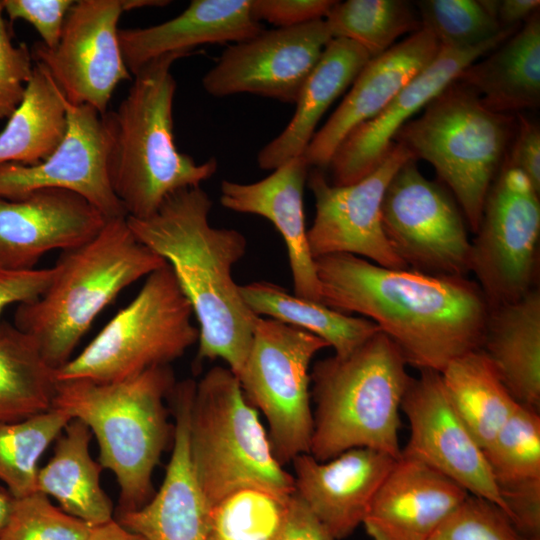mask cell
I'll return each instance as SVG.
<instances>
[{
	"label": "cell",
	"mask_w": 540,
	"mask_h": 540,
	"mask_svg": "<svg viewBox=\"0 0 540 540\" xmlns=\"http://www.w3.org/2000/svg\"><path fill=\"white\" fill-rule=\"evenodd\" d=\"M314 262L321 303L372 321L407 365L441 373L481 348L489 306L474 280L386 268L351 254Z\"/></svg>",
	"instance_id": "cell-1"
},
{
	"label": "cell",
	"mask_w": 540,
	"mask_h": 540,
	"mask_svg": "<svg viewBox=\"0 0 540 540\" xmlns=\"http://www.w3.org/2000/svg\"><path fill=\"white\" fill-rule=\"evenodd\" d=\"M212 201L201 186L170 194L146 218L127 217L135 237L172 269L198 321L196 362L223 359L238 377L256 318L241 297L233 266L246 254L236 229L210 224Z\"/></svg>",
	"instance_id": "cell-2"
},
{
	"label": "cell",
	"mask_w": 540,
	"mask_h": 540,
	"mask_svg": "<svg viewBox=\"0 0 540 540\" xmlns=\"http://www.w3.org/2000/svg\"><path fill=\"white\" fill-rule=\"evenodd\" d=\"M189 55L168 53L145 64L118 108L103 115L110 183L127 217L152 215L170 194L200 186L217 171L216 158L197 163L175 144L171 66Z\"/></svg>",
	"instance_id": "cell-3"
},
{
	"label": "cell",
	"mask_w": 540,
	"mask_h": 540,
	"mask_svg": "<svg viewBox=\"0 0 540 540\" xmlns=\"http://www.w3.org/2000/svg\"><path fill=\"white\" fill-rule=\"evenodd\" d=\"M166 264L135 237L127 217L107 219L92 239L62 251L47 288L17 306L13 324L34 339L57 370L123 289Z\"/></svg>",
	"instance_id": "cell-4"
},
{
	"label": "cell",
	"mask_w": 540,
	"mask_h": 540,
	"mask_svg": "<svg viewBox=\"0 0 540 540\" xmlns=\"http://www.w3.org/2000/svg\"><path fill=\"white\" fill-rule=\"evenodd\" d=\"M175 383L170 365L114 382H56L52 407L89 427L98 443V462L116 478L115 515L141 508L154 495L152 474L174 428L164 400Z\"/></svg>",
	"instance_id": "cell-5"
},
{
	"label": "cell",
	"mask_w": 540,
	"mask_h": 540,
	"mask_svg": "<svg viewBox=\"0 0 540 540\" xmlns=\"http://www.w3.org/2000/svg\"><path fill=\"white\" fill-rule=\"evenodd\" d=\"M406 366L380 330L350 354L316 362L309 453L327 461L352 448H370L400 458V409L412 379Z\"/></svg>",
	"instance_id": "cell-6"
},
{
	"label": "cell",
	"mask_w": 540,
	"mask_h": 540,
	"mask_svg": "<svg viewBox=\"0 0 540 540\" xmlns=\"http://www.w3.org/2000/svg\"><path fill=\"white\" fill-rule=\"evenodd\" d=\"M253 407L229 368L215 366L196 383L189 449L196 479L210 508L243 488L282 496L295 493L294 477L274 456Z\"/></svg>",
	"instance_id": "cell-7"
},
{
	"label": "cell",
	"mask_w": 540,
	"mask_h": 540,
	"mask_svg": "<svg viewBox=\"0 0 540 540\" xmlns=\"http://www.w3.org/2000/svg\"><path fill=\"white\" fill-rule=\"evenodd\" d=\"M514 129L515 117L488 109L473 90L454 81L401 127L394 142L434 167L475 233Z\"/></svg>",
	"instance_id": "cell-8"
},
{
	"label": "cell",
	"mask_w": 540,
	"mask_h": 540,
	"mask_svg": "<svg viewBox=\"0 0 540 540\" xmlns=\"http://www.w3.org/2000/svg\"><path fill=\"white\" fill-rule=\"evenodd\" d=\"M192 307L168 264L155 270L135 298L76 356L57 380L114 382L170 365L198 342Z\"/></svg>",
	"instance_id": "cell-9"
},
{
	"label": "cell",
	"mask_w": 540,
	"mask_h": 540,
	"mask_svg": "<svg viewBox=\"0 0 540 540\" xmlns=\"http://www.w3.org/2000/svg\"><path fill=\"white\" fill-rule=\"evenodd\" d=\"M329 345L302 329L258 316L244 366L238 375L251 405L269 424L273 454L282 465L309 453L313 434L309 366Z\"/></svg>",
	"instance_id": "cell-10"
},
{
	"label": "cell",
	"mask_w": 540,
	"mask_h": 540,
	"mask_svg": "<svg viewBox=\"0 0 540 540\" xmlns=\"http://www.w3.org/2000/svg\"><path fill=\"white\" fill-rule=\"evenodd\" d=\"M539 196L523 172L504 159L471 242L470 272L489 309L514 302L535 287Z\"/></svg>",
	"instance_id": "cell-11"
},
{
	"label": "cell",
	"mask_w": 540,
	"mask_h": 540,
	"mask_svg": "<svg viewBox=\"0 0 540 540\" xmlns=\"http://www.w3.org/2000/svg\"><path fill=\"white\" fill-rule=\"evenodd\" d=\"M382 225L407 268L435 276H466L471 241L466 220L444 186L427 179L416 159L405 161L382 201Z\"/></svg>",
	"instance_id": "cell-12"
},
{
	"label": "cell",
	"mask_w": 540,
	"mask_h": 540,
	"mask_svg": "<svg viewBox=\"0 0 540 540\" xmlns=\"http://www.w3.org/2000/svg\"><path fill=\"white\" fill-rule=\"evenodd\" d=\"M410 158H414L412 153L401 143L394 142L382 163L355 183L333 185L317 168L308 174V187L315 199V217L307 230V239L314 259L351 254L382 267L407 268L385 236L381 209L390 180Z\"/></svg>",
	"instance_id": "cell-13"
},
{
	"label": "cell",
	"mask_w": 540,
	"mask_h": 540,
	"mask_svg": "<svg viewBox=\"0 0 540 540\" xmlns=\"http://www.w3.org/2000/svg\"><path fill=\"white\" fill-rule=\"evenodd\" d=\"M123 0H78L69 9L57 46L34 43L33 60L42 64L66 100L89 105L101 115L117 85L132 78L119 42Z\"/></svg>",
	"instance_id": "cell-14"
},
{
	"label": "cell",
	"mask_w": 540,
	"mask_h": 540,
	"mask_svg": "<svg viewBox=\"0 0 540 540\" xmlns=\"http://www.w3.org/2000/svg\"><path fill=\"white\" fill-rule=\"evenodd\" d=\"M332 38L325 19L262 29L250 39L230 44L204 75L202 86L215 97L250 93L295 103Z\"/></svg>",
	"instance_id": "cell-15"
},
{
	"label": "cell",
	"mask_w": 540,
	"mask_h": 540,
	"mask_svg": "<svg viewBox=\"0 0 540 540\" xmlns=\"http://www.w3.org/2000/svg\"><path fill=\"white\" fill-rule=\"evenodd\" d=\"M401 409L411 430L401 456L428 465L505 512L485 452L454 407L441 373L421 370L412 378Z\"/></svg>",
	"instance_id": "cell-16"
},
{
	"label": "cell",
	"mask_w": 540,
	"mask_h": 540,
	"mask_svg": "<svg viewBox=\"0 0 540 540\" xmlns=\"http://www.w3.org/2000/svg\"><path fill=\"white\" fill-rule=\"evenodd\" d=\"M65 106L67 130L60 145L36 165H0V197L18 199L41 189H62L82 196L107 219L127 217L110 183V141L103 115L85 104L66 100Z\"/></svg>",
	"instance_id": "cell-17"
},
{
	"label": "cell",
	"mask_w": 540,
	"mask_h": 540,
	"mask_svg": "<svg viewBox=\"0 0 540 540\" xmlns=\"http://www.w3.org/2000/svg\"><path fill=\"white\" fill-rule=\"evenodd\" d=\"M518 28L476 47H440L434 60L414 77L373 119L357 126L334 153L329 168L332 184L355 183L374 171L394 145L397 132L412 116L424 109L445 88L456 81L471 63L489 53Z\"/></svg>",
	"instance_id": "cell-18"
},
{
	"label": "cell",
	"mask_w": 540,
	"mask_h": 540,
	"mask_svg": "<svg viewBox=\"0 0 540 540\" xmlns=\"http://www.w3.org/2000/svg\"><path fill=\"white\" fill-rule=\"evenodd\" d=\"M107 218L82 196L41 189L22 198L0 197V269H34L52 250H69L92 239Z\"/></svg>",
	"instance_id": "cell-19"
},
{
	"label": "cell",
	"mask_w": 540,
	"mask_h": 540,
	"mask_svg": "<svg viewBox=\"0 0 540 540\" xmlns=\"http://www.w3.org/2000/svg\"><path fill=\"white\" fill-rule=\"evenodd\" d=\"M440 45L425 28L371 58L343 101L303 153L308 165L324 169L357 126L380 114L393 98L436 57Z\"/></svg>",
	"instance_id": "cell-20"
},
{
	"label": "cell",
	"mask_w": 540,
	"mask_h": 540,
	"mask_svg": "<svg viewBox=\"0 0 540 540\" xmlns=\"http://www.w3.org/2000/svg\"><path fill=\"white\" fill-rule=\"evenodd\" d=\"M397 459L370 448H352L327 461L310 453L293 458L295 494L335 539L349 536Z\"/></svg>",
	"instance_id": "cell-21"
},
{
	"label": "cell",
	"mask_w": 540,
	"mask_h": 540,
	"mask_svg": "<svg viewBox=\"0 0 540 540\" xmlns=\"http://www.w3.org/2000/svg\"><path fill=\"white\" fill-rule=\"evenodd\" d=\"M195 386L193 380L176 383L168 396L175 416L174 443L158 492L141 508L114 516L146 540H207L210 506L196 479L189 449Z\"/></svg>",
	"instance_id": "cell-22"
},
{
	"label": "cell",
	"mask_w": 540,
	"mask_h": 540,
	"mask_svg": "<svg viewBox=\"0 0 540 540\" xmlns=\"http://www.w3.org/2000/svg\"><path fill=\"white\" fill-rule=\"evenodd\" d=\"M468 495L435 469L400 456L362 524L372 540H427Z\"/></svg>",
	"instance_id": "cell-23"
},
{
	"label": "cell",
	"mask_w": 540,
	"mask_h": 540,
	"mask_svg": "<svg viewBox=\"0 0 540 540\" xmlns=\"http://www.w3.org/2000/svg\"><path fill=\"white\" fill-rule=\"evenodd\" d=\"M309 168L304 156L300 155L254 183L223 180L220 203L229 210L255 214L269 220L287 248L293 294L321 302L320 285L305 225L303 195Z\"/></svg>",
	"instance_id": "cell-24"
},
{
	"label": "cell",
	"mask_w": 540,
	"mask_h": 540,
	"mask_svg": "<svg viewBox=\"0 0 540 540\" xmlns=\"http://www.w3.org/2000/svg\"><path fill=\"white\" fill-rule=\"evenodd\" d=\"M262 30L251 0H193L178 16L158 25L119 29L124 62L133 76L168 53L191 54L204 44L237 43Z\"/></svg>",
	"instance_id": "cell-25"
},
{
	"label": "cell",
	"mask_w": 540,
	"mask_h": 540,
	"mask_svg": "<svg viewBox=\"0 0 540 540\" xmlns=\"http://www.w3.org/2000/svg\"><path fill=\"white\" fill-rule=\"evenodd\" d=\"M370 59L353 41L332 38L301 88L293 117L285 129L259 151V167L274 170L303 155L324 113Z\"/></svg>",
	"instance_id": "cell-26"
},
{
	"label": "cell",
	"mask_w": 540,
	"mask_h": 540,
	"mask_svg": "<svg viewBox=\"0 0 540 540\" xmlns=\"http://www.w3.org/2000/svg\"><path fill=\"white\" fill-rule=\"evenodd\" d=\"M473 90L484 106L511 115L540 103V13L488 53L467 66L456 79Z\"/></svg>",
	"instance_id": "cell-27"
},
{
	"label": "cell",
	"mask_w": 540,
	"mask_h": 540,
	"mask_svg": "<svg viewBox=\"0 0 540 540\" xmlns=\"http://www.w3.org/2000/svg\"><path fill=\"white\" fill-rule=\"evenodd\" d=\"M521 405L540 408V291L489 309L480 348Z\"/></svg>",
	"instance_id": "cell-28"
},
{
	"label": "cell",
	"mask_w": 540,
	"mask_h": 540,
	"mask_svg": "<svg viewBox=\"0 0 540 540\" xmlns=\"http://www.w3.org/2000/svg\"><path fill=\"white\" fill-rule=\"evenodd\" d=\"M93 434L72 418L56 439L53 456L39 468L36 492L53 497L59 508L91 526L114 519L113 503L103 490V467L89 451Z\"/></svg>",
	"instance_id": "cell-29"
},
{
	"label": "cell",
	"mask_w": 540,
	"mask_h": 540,
	"mask_svg": "<svg viewBox=\"0 0 540 540\" xmlns=\"http://www.w3.org/2000/svg\"><path fill=\"white\" fill-rule=\"evenodd\" d=\"M66 98L36 62L24 97L0 132V165H36L47 159L67 130Z\"/></svg>",
	"instance_id": "cell-30"
},
{
	"label": "cell",
	"mask_w": 540,
	"mask_h": 540,
	"mask_svg": "<svg viewBox=\"0 0 540 540\" xmlns=\"http://www.w3.org/2000/svg\"><path fill=\"white\" fill-rule=\"evenodd\" d=\"M485 455L505 514L540 506L539 411L519 404Z\"/></svg>",
	"instance_id": "cell-31"
},
{
	"label": "cell",
	"mask_w": 540,
	"mask_h": 540,
	"mask_svg": "<svg viewBox=\"0 0 540 540\" xmlns=\"http://www.w3.org/2000/svg\"><path fill=\"white\" fill-rule=\"evenodd\" d=\"M242 299L257 316L265 315L323 339L335 355L346 356L379 328L363 317H353L321 302L290 294L265 281L239 285Z\"/></svg>",
	"instance_id": "cell-32"
},
{
	"label": "cell",
	"mask_w": 540,
	"mask_h": 540,
	"mask_svg": "<svg viewBox=\"0 0 540 540\" xmlns=\"http://www.w3.org/2000/svg\"><path fill=\"white\" fill-rule=\"evenodd\" d=\"M441 377L454 407L485 452L519 403L481 349L450 362Z\"/></svg>",
	"instance_id": "cell-33"
},
{
	"label": "cell",
	"mask_w": 540,
	"mask_h": 540,
	"mask_svg": "<svg viewBox=\"0 0 540 540\" xmlns=\"http://www.w3.org/2000/svg\"><path fill=\"white\" fill-rule=\"evenodd\" d=\"M36 342L14 324L0 323V423L52 407L56 376Z\"/></svg>",
	"instance_id": "cell-34"
},
{
	"label": "cell",
	"mask_w": 540,
	"mask_h": 540,
	"mask_svg": "<svg viewBox=\"0 0 540 540\" xmlns=\"http://www.w3.org/2000/svg\"><path fill=\"white\" fill-rule=\"evenodd\" d=\"M325 21L333 38H343L361 46L374 58L402 35L422 28L412 5L402 0L336 1Z\"/></svg>",
	"instance_id": "cell-35"
},
{
	"label": "cell",
	"mask_w": 540,
	"mask_h": 540,
	"mask_svg": "<svg viewBox=\"0 0 540 540\" xmlns=\"http://www.w3.org/2000/svg\"><path fill=\"white\" fill-rule=\"evenodd\" d=\"M71 419L51 407L19 421L0 423V481L14 498L36 492L39 459Z\"/></svg>",
	"instance_id": "cell-36"
},
{
	"label": "cell",
	"mask_w": 540,
	"mask_h": 540,
	"mask_svg": "<svg viewBox=\"0 0 540 540\" xmlns=\"http://www.w3.org/2000/svg\"><path fill=\"white\" fill-rule=\"evenodd\" d=\"M293 495L259 488H243L226 495L210 508L207 540H278Z\"/></svg>",
	"instance_id": "cell-37"
},
{
	"label": "cell",
	"mask_w": 540,
	"mask_h": 540,
	"mask_svg": "<svg viewBox=\"0 0 540 540\" xmlns=\"http://www.w3.org/2000/svg\"><path fill=\"white\" fill-rule=\"evenodd\" d=\"M416 6L422 28L433 34L440 47H476L509 30L500 27L482 1L421 0Z\"/></svg>",
	"instance_id": "cell-38"
},
{
	"label": "cell",
	"mask_w": 540,
	"mask_h": 540,
	"mask_svg": "<svg viewBox=\"0 0 540 540\" xmlns=\"http://www.w3.org/2000/svg\"><path fill=\"white\" fill-rule=\"evenodd\" d=\"M91 528L34 492L14 498L0 540H88Z\"/></svg>",
	"instance_id": "cell-39"
},
{
	"label": "cell",
	"mask_w": 540,
	"mask_h": 540,
	"mask_svg": "<svg viewBox=\"0 0 540 540\" xmlns=\"http://www.w3.org/2000/svg\"><path fill=\"white\" fill-rule=\"evenodd\" d=\"M427 540H521L505 512L469 494Z\"/></svg>",
	"instance_id": "cell-40"
},
{
	"label": "cell",
	"mask_w": 540,
	"mask_h": 540,
	"mask_svg": "<svg viewBox=\"0 0 540 540\" xmlns=\"http://www.w3.org/2000/svg\"><path fill=\"white\" fill-rule=\"evenodd\" d=\"M27 45L15 46L0 0V119H8L21 103L34 65Z\"/></svg>",
	"instance_id": "cell-41"
},
{
	"label": "cell",
	"mask_w": 540,
	"mask_h": 540,
	"mask_svg": "<svg viewBox=\"0 0 540 540\" xmlns=\"http://www.w3.org/2000/svg\"><path fill=\"white\" fill-rule=\"evenodd\" d=\"M1 3L10 22L23 20L30 23L41 37L40 43L54 49L74 0H1Z\"/></svg>",
	"instance_id": "cell-42"
},
{
	"label": "cell",
	"mask_w": 540,
	"mask_h": 540,
	"mask_svg": "<svg viewBox=\"0 0 540 540\" xmlns=\"http://www.w3.org/2000/svg\"><path fill=\"white\" fill-rule=\"evenodd\" d=\"M333 0H251V12L257 21L277 27H293L325 19Z\"/></svg>",
	"instance_id": "cell-43"
},
{
	"label": "cell",
	"mask_w": 540,
	"mask_h": 540,
	"mask_svg": "<svg viewBox=\"0 0 540 540\" xmlns=\"http://www.w3.org/2000/svg\"><path fill=\"white\" fill-rule=\"evenodd\" d=\"M505 160L519 169L540 193V127L538 122L518 113Z\"/></svg>",
	"instance_id": "cell-44"
},
{
	"label": "cell",
	"mask_w": 540,
	"mask_h": 540,
	"mask_svg": "<svg viewBox=\"0 0 540 540\" xmlns=\"http://www.w3.org/2000/svg\"><path fill=\"white\" fill-rule=\"evenodd\" d=\"M53 273V267L23 271L0 269V323L1 314L9 305H19L39 297L49 285Z\"/></svg>",
	"instance_id": "cell-45"
},
{
	"label": "cell",
	"mask_w": 540,
	"mask_h": 540,
	"mask_svg": "<svg viewBox=\"0 0 540 540\" xmlns=\"http://www.w3.org/2000/svg\"><path fill=\"white\" fill-rule=\"evenodd\" d=\"M278 540H335L294 493L284 530Z\"/></svg>",
	"instance_id": "cell-46"
},
{
	"label": "cell",
	"mask_w": 540,
	"mask_h": 540,
	"mask_svg": "<svg viewBox=\"0 0 540 540\" xmlns=\"http://www.w3.org/2000/svg\"><path fill=\"white\" fill-rule=\"evenodd\" d=\"M539 7V0H497L495 17L502 29L519 28Z\"/></svg>",
	"instance_id": "cell-47"
},
{
	"label": "cell",
	"mask_w": 540,
	"mask_h": 540,
	"mask_svg": "<svg viewBox=\"0 0 540 540\" xmlns=\"http://www.w3.org/2000/svg\"><path fill=\"white\" fill-rule=\"evenodd\" d=\"M88 540H146L140 534L123 527L115 518L92 526Z\"/></svg>",
	"instance_id": "cell-48"
},
{
	"label": "cell",
	"mask_w": 540,
	"mask_h": 540,
	"mask_svg": "<svg viewBox=\"0 0 540 540\" xmlns=\"http://www.w3.org/2000/svg\"><path fill=\"white\" fill-rule=\"evenodd\" d=\"M14 497L5 487H0V534L8 520Z\"/></svg>",
	"instance_id": "cell-49"
},
{
	"label": "cell",
	"mask_w": 540,
	"mask_h": 540,
	"mask_svg": "<svg viewBox=\"0 0 540 540\" xmlns=\"http://www.w3.org/2000/svg\"><path fill=\"white\" fill-rule=\"evenodd\" d=\"M171 3L167 0H123L124 12L144 7H164Z\"/></svg>",
	"instance_id": "cell-50"
}]
</instances>
